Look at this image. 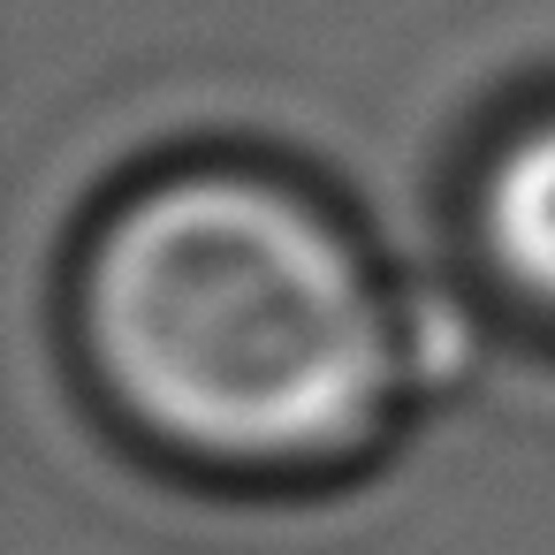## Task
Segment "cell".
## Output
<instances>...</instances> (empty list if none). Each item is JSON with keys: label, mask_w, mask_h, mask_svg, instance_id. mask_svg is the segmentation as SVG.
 Listing matches in <instances>:
<instances>
[{"label": "cell", "mask_w": 555, "mask_h": 555, "mask_svg": "<svg viewBox=\"0 0 555 555\" xmlns=\"http://www.w3.org/2000/svg\"><path fill=\"white\" fill-rule=\"evenodd\" d=\"M85 343L145 434L244 472L350 456L396 396V327L358 244L244 168L115 206L85 259Z\"/></svg>", "instance_id": "obj_1"}, {"label": "cell", "mask_w": 555, "mask_h": 555, "mask_svg": "<svg viewBox=\"0 0 555 555\" xmlns=\"http://www.w3.org/2000/svg\"><path fill=\"white\" fill-rule=\"evenodd\" d=\"M479 244L487 267L555 312V115L502 138V153L479 176Z\"/></svg>", "instance_id": "obj_2"}]
</instances>
